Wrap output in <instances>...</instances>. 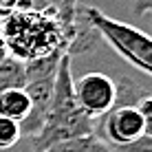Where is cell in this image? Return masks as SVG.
Returning a JSON list of instances; mask_svg holds the SVG:
<instances>
[{
  "label": "cell",
  "mask_w": 152,
  "mask_h": 152,
  "mask_svg": "<svg viewBox=\"0 0 152 152\" xmlns=\"http://www.w3.org/2000/svg\"><path fill=\"white\" fill-rule=\"evenodd\" d=\"M15 2H18V0H0V20L15 7Z\"/></svg>",
  "instance_id": "obj_14"
},
{
  "label": "cell",
  "mask_w": 152,
  "mask_h": 152,
  "mask_svg": "<svg viewBox=\"0 0 152 152\" xmlns=\"http://www.w3.org/2000/svg\"><path fill=\"white\" fill-rule=\"evenodd\" d=\"M24 82H27L24 62L15 60L11 55L0 62V95L11 88H24Z\"/></svg>",
  "instance_id": "obj_9"
},
{
  "label": "cell",
  "mask_w": 152,
  "mask_h": 152,
  "mask_svg": "<svg viewBox=\"0 0 152 152\" xmlns=\"http://www.w3.org/2000/svg\"><path fill=\"white\" fill-rule=\"evenodd\" d=\"M137 110L141 115V124H143V137L152 139V95L145 93L137 102Z\"/></svg>",
  "instance_id": "obj_11"
},
{
  "label": "cell",
  "mask_w": 152,
  "mask_h": 152,
  "mask_svg": "<svg viewBox=\"0 0 152 152\" xmlns=\"http://www.w3.org/2000/svg\"><path fill=\"white\" fill-rule=\"evenodd\" d=\"M73 95L88 117L99 119L117 102V82L104 73H84L73 80Z\"/></svg>",
  "instance_id": "obj_6"
},
{
  "label": "cell",
  "mask_w": 152,
  "mask_h": 152,
  "mask_svg": "<svg viewBox=\"0 0 152 152\" xmlns=\"http://www.w3.org/2000/svg\"><path fill=\"white\" fill-rule=\"evenodd\" d=\"M82 9H84V15L88 18V22L93 24V29L99 33V38L115 53H119L128 64H132L134 69H139L141 73L152 77V35L143 33L134 24L110 18L97 7L82 4Z\"/></svg>",
  "instance_id": "obj_4"
},
{
  "label": "cell",
  "mask_w": 152,
  "mask_h": 152,
  "mask_svg": "<svg viewBox=\"0 0 152 152\" xmlns=\"http://www.w3.org/2000/svg\"><path fill=\"white\" fill-rule=\"evenodd\" d=\"M132 11L137 15L152 13V0H134V2H132Z\"/></svg>",
  "instance_id": "obj_12"
},
{
  "label": "cell",
  "mask_w": 152,
  "mask_h": 152,
  "mask_svg": "<svg viewBox=\"0 0 152 152\" xmlns=\"http://www.w3.org/2000/svg\"><path fill=\"white\" fill-rule=\"evenodd\" d=\"M7 57H9V51H7V44H4L2 33H0V62H2V60H7Z\"/></svg>",
  "instance_id": "obj_15"
},
{
  "label": "cell",
  "mask_w": 152,
  "mask_h": 152,
  "mask_svg": "<svg viewBox=\"0 0 152 152\" xmlns=\"http://www.w3.org/2000/svg\"><path fill=\"white\" fill-rule=\"evenodd\" d=\"M31 4H35V7H62L64 2H69V0H29Z\"/></svg>",
  "instance_id": "obj_13"
},
{
  "label": "cell",
  "mask_w": 152,
  "mask_h": 152,
  "mask_svg": "<svg viewBox=\"0 0 152 152\" xmlns=\"http://www.w3.org/2000/svg\"><path fill=\"white\" fill-rule=\"evenodd\" d=\"M31 110V99L24 88H11L0 95V117L13 119V121H24Z\"/></svg>",
  "instance_id": "obj_7"
},
{
  "label": "cell",
  "mask_w": 152,
  "mask_h": 152,
  "mask_svg": "<svg viewBox=\"0 0 152 152\" xmlns=\"http://www.w3.org/2000/svg\"><path fill=\"white\" fill-rule=\"evenodd\" d=\"M145 88L128 77L117 80V102L106 115L95 119V137L115 150L145 152L152 148V139L143 137V124L137 110V102L145 95Z\"/></svg>",
  "instance_id": "obj_3"
},
{
  "label": "cell",
  "mask_w": 152,
  "mask_h": 152,
  "mask_svg": "<svg viewBox=\"0 0 152 152\" xmlns=\"http://www.w3.org/2000/svg\"><path fill=\"white\" fill-rule=\"evenodd\" d=\"M44 152H130V150H115L108 143H104L102 139H97L95 134L88 137H80V139H69L55 143L51 148H46Z\"/></svg>",
  "instance_id": "obj_8"
},
{
  "label": "cell",
  "mask_w": 152,
  "mask_h": 152,
  "mask_svg": "<svg viewBox=\"0 0 152 152\" xmlns=\"http://www.w3.org/2000/svg\"><path fill=\"white\" fill-rule=\"evenodd\" d=\"M80 20V0H69L62 7H35L29 0H18L0 20V33L9 55L20 62L66 53L69 55Z\"/></svg>",
  "instance_id": "obj_1"
},
{
  "label": "cell",
  "mask_w": 152,
  "mask_h": 152,
  "mask_svg": "<svg viewBox=\"0 0 152 152\" xmlns=\"http://www.w3.org/2000/svg\"><path fill=\"white\" fill-rule=\"evenodd\" d=\"M71 55H64L57 66V77L53 86V97H51L49 110H46L44 124L40 132L31 137L33 152H44L46 148L69 139L88 137L95 132V119H91L80 108L73 95V66Z\"/></svg>",
  "instance_id": "obj_2"
},
{
  "label": "cell",
  "mask_w": 152,
  "mask_h": 152,
  "mask_svg": "<svg viewBox=\"0 0 152 152\" xmlns=\"http://www.w3.org/2000/svg\"><path fill=\"white\" fill-rule=\"evenodd\" d=\"M22 139V132H20V124L13 121V119L0 117V150H9L13 148L18 141Z\"/></svg>",
  "instance_id": "obj_10"
},
{
  "label": "cell",
  "mask_w": 152,
  "mask_h": 152,
  "mask_svg": "<svg viewBox=\"0 0 152 152\" xmlns=\"http://www.w3.org/2000/svg\"><path fill=\"white\" fill-rule=\"evenodd\" d=\"M145 152H152V148H148V150H145Z\"/></svg>",
  "instance_id": "obj_16"
},
{
  "label": "cell",
  "mask_w": 152,
  "mask_h": 152,
  "mask_svg": "<svg viewBox=\"0 0 152 152\" xmlns=\"http://www.w3.org/2000/svg\"><path fill=\"white\" fill-rule=\"evenodd\" d=\"M66 53H53L40 57V60L27 62L24 71H27V82H24V91L31 99V110L24 121H20V132L22 137H35L40 132L42 124H44L46 110H49L51 97H53V86L57 77V66L60 60Z\"/></svg>",
  "instance_id": "obj_5"
}]
</instances>
